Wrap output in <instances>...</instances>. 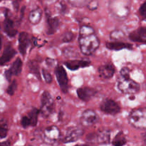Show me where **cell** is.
Segmentation results:
<instances>
[{
    "label": "cell",
    "mask_w": 146,
    "mask_h": 146,
    "mask_svg": "<svg viewBox=\"0 0 146 146\" xmlns=\"http://www.w3.org/2000/svg\"><path fill=\"white\" fill-rule=\"evenodd\" d=\"M40 111L36 108H33L28 114L22 117L21 125L23 128H27L29 126H36L38 123V116Z\"/></svg>",
    "instance_id": "9"
},
{
    "label": "cell",
    "mask_w": 146,
    "mask_h": 146,
    "mask_svg": "<svg viewBox=\"0 0 146 146\" xmlns=\"http://www.w3.org/2000/svg\"><path fill=\"white\" fill-rule=\"evenodd\" d=\"M8 131V121L5 118H0V139L5 138L7 136Z\"/></svg>",
    "instance_id": "26"
},
{
    "label": "cell",
    "mask_w": 146,
    "mask_h": 146,
    "mask_svg": "<svg viewBox=\"0 0 146 146\" xmlns=\"http://www.w3.org/2000/svg\"><path fill=\"white\" fill-rule=\"evenodd\" d=\"M123 36V33L121 31H113L111 34V38L113 39H118Z\"/></svg>",
    "instance_id": "32"
},
{
    "label": "cell",
    "mask_w": 146,
    "mask_h": 146,
    "mask_svg": "<svg viewBox=\"0 0 146 146\" xmlns=\"http://www.w3.org/2000/svg\"><path fill=\"white\" fill-rule=\"evenodd\" d=\"M42 74L46 83V84H51L52 82V76H51V74L46 69H44V68L42 69Z\"/></svg>",
    "instance_id": "30"
},
{
    "label": "cell",
    "mask_w": 146,
    "mask_h": 146,
    "mask_svg": "<svg viewBox=\"0 0 146 146\" xmlns=\"http://www.w3.org/2000/svg\"><path fill=\"white\" fill-rule=\"evenodd\" d=\"M22 66H23V62L21 60V58H17V59L15 60V61L12 64L11 68L9 69L11 75L12 76L19 75L21 72V70H22Z\"/></svg>",
    "instance_id": "23"
},
{
    "label": "cell",
    "mask_w": 146,
    "mask_h": 146,
    "mask_svg": "<svg viewBox=\"0 0 146 146\" xmlns=\"http://www.w3.org/2000/svg\"><path fill=\"white\" fill-rule=\"evenodd\" d=\"M74 33H72L71 31H67V32L64 33V35L62 36L61 40H62L63 42L68 43L72 41L73 40H74Z\"/></svg>",
    "instance_id": "29"
},
{
    "label": "cell",
    "mask_w": 146,
    "mask_h": 146,
    "mask_svg": "<svg viewBox=\"0 0 146 146\" xmlns=\"http://www.w3.org/2000/svg\"><path fill=\"white\" fill-rule=\"evenodd\" d=\"M17 52L15 49L11 46V44H9L4 48V51H3L2 54L0 56V65L3 66L7 64L9 62L11 59L14 57Z\"/></svg>",
    "instance_id": "17"
},
{
    "label": "cell",
    "mask_w": 146,
    "mask_h": 146,
    "mask_svg": "<svg viewBox=\"0 0 146 146\" xmlns=\"http://www.w3.org/2000/svg\"><path fill=\"white\" fill-rule=\"evenodd\" d=\"M80 121H81V123L84 126H91L98 122V116L95 111L88 109L83 112Z\"/></svg>",
    "instance_id": "12"
},
{
    "label": "cell",
    "mask_w": 146,
    "mask_h": 146,
    "mask_svg": "<svg viewBox=\"0 0 146 146\" xmlns=\"http://www.w3.org/2000/svg\"><path fill=\"white\" fill-rule=\"evenodd\" d=\"M91 34H95V31L94 29L90 26L84 25L81 27L79 30V36L89 35Z\"/></svg>",
    "instance_id": "27"
},
{
    "label": "cell",
    "mask_w": 146,
    "mask_h": 146,
    "mask_svg": "<svg viewBox=\"0 0 146 146\" xmlns=\"http://www.w3.org/2000/svg\"><path fill=\"white\" fill-rule=\"evenodd\" d=\"M64 64L68 69L71 70V71H76V70H78V68L88 66L91 64V61L78 59L71 60V61H66Z\"/></svg>",
    "instance_id": "20"
},
{
    "label": "cell",
    "mask_w": 146,
    "mask_h": 146,
    "mask_svg": "<svg viewBox=\"0 0 146 146\" xmlns=\"http://www.w3.org/2000/svg\"><path fill=\"white\" fill-rule=\"evenodd\" d=\"M78 44L82 54L90 56L97 51L100 46V41L96 34H91L89 35L79 36Z\"/></svg>",
    "instance_id": "2"
},
{
    "label": "cell",
    "mask_w": 146,
    "mask_h": 146,
    "mask_svg": "<svg viewBox=\"0 0 146 146\" xmlns=\"http://www.w3.org/2000/svg\"><path fill=\"white\" fill-rule=\"evenodd\" d=\"M106 46L107 48L113 51H120V50L125 49H132L133 46L131 44L128 43L122 42V41H111V42H107L106 44Z\"/></svg>",
    "instance_id": "21"
},
{
    "label": "cell",
    "mask_w": 146,
    "mask_h": 146,
    "mask_svg": "<svg viewBox=\"0 0 146 146\" xmlns=\"http://www.w3.org/2000/svg\"><path fill=\"white\" fill-rule=\"evenodd\" d=\"M100 109L104 113L115 115L120 113L121 107L113 100L111 98H105L100 104Z\"/></svg>",
    "instance_id": "7"
},
{
    "label": "cell",
    "mask_w": 146,
    "mask_h": 146,
    "mask_svg": "<svg viewBox=\"0 0 146 146\" xmlns=\"http://www.w3.org/2000/svg\"><path fill=\"white\" fill-rule=\"evenodd\" d=\"M128 122L134 128L146 129V108L133 110L128 116Z\"/></svg>",
    "instance_id": "4"
},
{
    "label": "cell",
    "mask_w": 146,
    "mask_h": 146,
    "mask_svg": "<svg viewBox=\"0 0 146 146\" xmlns=\"http://www.w3.org/2000/svg\"><path fill=\"white\" fill-rule=\"evenodd\" d=\"M30 42H31V38L28 33L24 31L20 33L19 35V51L21 55H26Z\"/></svg>",
    "instance_id": "15"
},
{
    "label": "cell",
    "mask_w": 146,
    "mask_h": 146,
    "mask_svg": "<svg viewBox=\"0 0 146 146\" xmlns=\"http://www.w3.org/2000/svg\"><path fill=\"white\" fill-rule=\"evenodd\" d=\"M96 90L91 87H83L77 89L76 94L78 98L83 101L88 102L92 99L96 94Z\"/></svg>",
    "instance_id": "13"
},
{
    "label": "cell",
    "mask_w": 146,
    "mask_h": 146,
    "mask_svg": "<svg viewBox=\"0 0 146 146\" xmlns=\"http://www.w3.org/2000/svg\"><path fill=\"white\" fill-rule=\"evenodd\" d=\"M59 11L61 14H65L66 12V5L63 3V1L62 2L61 1L59 4Z\"/></svg>",
    "instance_id": "34"
},
{
    "label": "cell",
    "mask_w": 146,
    "mask_h": 146,
    "mask_svg": "<svg viewBox=\"0 0 146 146\" xmlns=\"http://www.w3.org/2000/svg\"><path fill=\"white\" fill-rule=\"evenodd\" d=\"M88 8L90 10H96L98 7V2L96 0H93V1H90L88 4L87 5Z\"/></svg>",
    "instance_id": "33"
},
{
    "label": "cell",
    "mask_w": 146,
    "mask_h": 146,
    "mask_svg": "<svg viewBox=\"0 0 146 146\" xmlns=\"http://www.w3.org/2000/svg\"><path fill=\"white\" fill-rule=\"evenodd\" d=\"M86 140L89 142L98 144H108L111 141V133L109 131H102L88 135Z\"/></svg>",
    "instance_id": "10"
},
{
    "label": "cell",
    "mask_w": 146,
    "mask_h": 146,
    "mask_svg": "<svg viewBox=\"0 0 146 146\" xmlns=\"http://www.w3.org/2000/svg\"><path fill=\"white\" fill-rule=\"evenodd\" d=\"M1 1H4V0H0V2H1Z\"/></svg>",
    "instance_id": "42"
},
{
    "label": "cell",
    "mask_w": 146,
    "mask_h": 146,
    "mask_svg": "<svg viewBox=\"0 0 146 146\" xmlns=\"http://www.w3.org/2000/svg\"><path fill=\"white\" fill-rule=\"evenodd\" d=\"M115 72V67L111 64H106L103 65L98 68V73L101 78L104 79H109L113 76Z\"/></svg>",
    "instance_id": "19"
},
{
    "label": "cell",
    "mask_w": 146,
    "mask_h": 146,
    "mask_svg": "<svg viewBox=\"0 0 146 146\" xmlns=\"http://www.w3.org/2000/svg\"><path fill=\"white\" fill-rule=\"evenodd\" d=\"M30 72L32 74H34L38 80H41V74H40L39 70V65H38V62L36 61H29L28 64Z\"/></svg>",
    "instance_id": "24"
},
{
    "label": "cell",
    "mask_w": 146,
    "mask_h": 146,
    "mask_svg": "<svg viewBox=\"0 0 146 146\" xmlns=\"http://www.w3.org/2000/svg\"><path fill=\"white\" fill-rule=\"evenodd\" d=\"M129 38L134 42L146 44V27H140L130 34Z\"/></svg>",
    "instance_id": "16"
},
{
    "label": "cell",
    "mask_w": 146,
    "mask_h": 146,
    "mask_svg": "<svg viewBox=\"0 0 146 146\" xmlns=\"http://www.w3.org/2000/svg\"><path fill=\"white\" fill-rule=\"evenodd\" d=\"M126 143V138L123 132L118 133L112 141V144L113 146H124Z\"/></svg>",
    "instance_id": "25"
},
{
    "label": "cell",
    "mask_w": 146,
    "mask_h": 146,
    "mask_svg": "<svg viewBox=\"0 0 146 146\" xmlns=\"http://www.w3.org/2000/svg\"><path fill=\"white\" fill-rule=\"evenodd\" d=\"M4 75H5V77H6V78H7V80L8 81H11V76H12V75H11V73H10V71H9V70H7V71H5V74H4Z\"/></svg>",
    "instance_id": "35"
},
{
    "label": "cell",
    "mask_w": 146,
    "mask_h": 146,
    "mask_svg": "<svg viewBox=\"0 0 146 146\" xmlns=\"http://www.w3.org/2000/svg\"><path fill=\"white\" fill-rule=\"evenodd\" d=\"M46 63L47 65L49 66H52L54 64V61L53 59H51V58H46Z\"/></svg>",
    "instance_id": "36"
},
{
    "label": "cell",
    "mask_w": 146,
    "mask_h": 146,
    "mask_svg": "<svg viewBox=\"0 0 146 146\" xmlns=\"http://www.w3.org/2000/svg\"><path fill=\"white\" fill-rule=\"evenodd\" d=\"M47 34L51 35L56 32L60 26V20L57 17H53L49 14H46Z\"/></svg>",
    "instance_id": "18"
},
{
    "label": "cell",
    "mask_w": 146,
    "mask_h": 146,
    "mask_svg": "<svg viewBox=\"0 0 146 146\" xmlns=\"http://www.w3.org/2000/svg\"><path fill=\"white\" fill-rule=\"evenodd\" d=\"M41 109L39 110L40 113L43 117L47 118L54 111V107H55L54 100L48 91H44L41 95Z\"/></svg>",
    "instance_id": "5"
},
{
    "label": "cell",
    "mask_w": 146,
    "mask_h": 146,
    "mask_svg": "<svg viewBox=\"0 0 146 146\" xmlns=\"http://www.w3.org/2000/svg\"><path fill=\"white\" fill-rule=\"evenodd\" d=\"M71 3H78L79 1H81V0H69Z\"/></svg>",
    "instance_id": "39"
},
{
    "label": "cell",
    "mask_w": 146,
    "mask_h": 146,
    "mask_svg": "<svg viewBox=\"0 0 146 146\" xmlns=\"http://www.w3.org/2000/svg\"><path fill=\"white\" fill-rule=\"evenodd\" d=\"M139 13L141 17L143 18V19L146 21V1L140 7Z\"/></svg>",
    "instance_id": "31"
},
{
    "label": "cell",
    "mask_w": 146,
    "mask_h": 146,
    "mask_svg": "<svg viewBox=\"0 0 146 146\" xmlns=\"http://www.w3.org/2000/svg\"><path fill=\"white\" fill-rule=\"evenodd\" d=\"M84 133V131L83 128L77 126L70 127L66 130L65 136L63 139V142L64 143L75 142V141H78L79 138H81Z\"/></svg>",
    "instance_id": "11"
},
{
    "label": "cell",
    "mask_w": 146,
    "mask_h": 146,
    "mask_svg": "<svg viewBox=\"0 0 146 146\" xmlns=\"http://www.w3.org/2000/svg\"><path fill=\"white\" fill-rule=\"evenodd\" d=\"M118 88L125 94H135L139 92L140 85L130 76V70L123 67L118 78Z\"/></svg>",
    "instance_id": "1"
},
{
    "label": "cell",
    "mask_w": 146,
    "mask_h": 146,
    "mask_svg": "<svg viewBox=\"0 0 146 146\" xmlns=\"http://www.w3.org/2000/svg\"><path fill=\"white\" fill-rule=\"evenodd\" d=\"M17 89V82L16 80H13L12 81H11L9 86H8L7 89V93L9 96H13L14 94V93L16 92Z\"/></svg>",
    "instance_id": "28"
},
{
    "label": "cell",
    "mask_w": 146,
    "mask_h": 146,
    "mask_svg": "<svg viewBox=\"0 0 146 146\" xmlns=\"http://www.w3.org/2000/svg\"><path fill=\"white\" fill-rule=\"evenodd\" d=\"M61 138V131L56 125L47 127L43 133V140L44 143L49 145L55 144Z\"/></svg>",
    "instance_id": "6"
},
{
    "label": "cell",
    "mask_w": 146,
    "mask_h": 146,
    "mask_svg": "<svg viewBox=\"0 0 146 146\" xmlns=\"http://www.w3.org/2000/svg\"><path fill=\"white\" fill-rule=\"evenodd\" d=\"M109 9L116 18H125L131 11V0H110Z\"/></svg>",
    "instance_id": "3"
},
{
    "label": "cell",
    "mask_w": 146,
    "mask_h": 146,
    "mask_svg": "<svg viewBox=\"0 0 146 146\" xmlns=\"http://www.w3.org/2000/svg\"><path fill=\"white\" fill-rule=\"evenodd\" d=\"M29 146H32V145H29Z\"/></svg>",
    "instance_id": "43"
},
{
    "label": "cell",
    "mask_w": 146,
    "mask_h": 146,
    "mask_svg": "<svg viewBox=\"0 0 146 146\" xmlns=\"http://www.w3.org/2000/svg\"><path fill=\"white\" fill-rule=\"evenodd\" d=\"M75 146H90V145H76Z\"/></svg>",
    "instance_id": "40"
},
{
    "label": "cell",
    "mask_w": 146,
    "mask_h": 146,
    "mask_svg": "<svg viewBox=\"0 0 146 146\" xmlns=\"http://www.w3.org/2000/svg\"><path fill=\"white\" fill-rule=\"evenodd\" d=\"M9 10L7 9L5 11V19L4 21V30L6 34L9 37H14L18 33L17 29L14 27V22L9 15Z\"/></svg>",
    "instance_id": "14"
},
{
    "label": "cell",
    "mask_w": 146,
    "mask_h": 146,
    "mask_svg": "<svg viewBox=\"0 0 146 146\" xmlns=\"http://www.w3.org/2000/svg\"><path fill=\"white\" fill-rule=\"evenodd\" d=\"M42 10L40 8L33 9L29 14V21H30L31 24H34V25L38 24L41 21V18H42Z\"/></svg>",
    "instance_id": "22"
},
{
    "label": "cell",
    "mask_w": 146,
    "mask_h": 146,
    "mask_svg": "<svg viewBox=\"0 0 146 146\" xmlns=\"http://www.w3.org/2000/svg\"><path fill=\"white\" fill-rule=\"evenodd\" d=\"M55 75L63 93H67L68 90V79L66 71L62 66H57L55 69Z\"/></svg>",
    "instance_id": "8"
},
{
    "label": "cell",
    "mask_w": 146,
    "mask_h": 146,
    "mask_svg": "<svg viewBox=\"0 0 146 146\" xmlns=\"http://www.w3.org/2000/svg\"><path fill=\"white\" fill-rule=\"evenodd\" d=\"M144 138H145V143H146V133H145V135H144Z\"/></svg>",
    "instance_id": "41"
},
{
    "label": "cell",
    "mask_w": 146,
    "mask_h": 146,
    "mask_svg": "<svg viewBox=\"0 0 146 146\" xmlns=\"http://www.w3.org/2000/svg\"><path fill=\"white\" fill-rule=\"evenodd\" d=\"M0 146H10V143L9 141L0 142Z\"/></svg>",
    "instance_id": "37"
},
{
    "label": "cell",
    "mask_w": 146,
    "mask_h": 146,
    "mask_svg": "<svg viewBox=\"0 0 146 146\" xmlns=\"http://www.w3.org/2000/svg\"><path fill=\"white\" fill-rule=\"evenodd\" d=\"M1 46H2V36L0 34V51L1 49Z\"/></svg>",
    "instance_id": "38"
}]
</instances>
